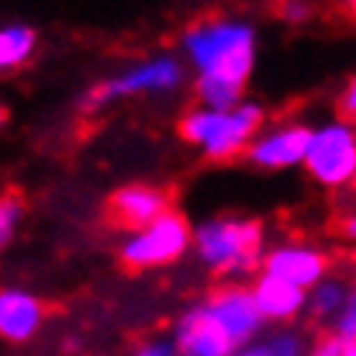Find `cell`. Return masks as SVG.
Returning <instances> with one entry per match:
<instances>
[{"label":"cell","mask_w":356,"mask_h":356,"mask_svg":"<svg viewBox=\"0 0 356 356\" xmlns=\"http://www.w3.org/2000/svg\"><path fill=\"white\" fill-rule=\"evenodd\" d=\"M336 270L332 263V252L318 242H308V238H280V242H270L266 252H263V263H259V273L263 277H273V280H284V284H294L301 291H312L318 280H325L329 273Z\"/></svg>","instance_id":"ba28073f"},{"label":"cell","mask_w":356,"mask_h":356,"mask_svg":"<svg viewBox=\"0 0 356 356\" xmlns=\"http://www.w3.org/2000/svg\"><path fill=\"white\" fill-rule=\"evenodd\" d=\"M353 115H356V80L350 76V80L343 83V90L336 94V118L353 121Z\"/></svg>","instance_id":"d6986e66"},{"label":"cell","mask_w":356,"mask_h":356,"mask_svg":"<svg viewBox=\"0 0 356 356\" xmlns=\"http://www.w3.org/2000/svg\"><path fill=\"white\" fill-rule=\"evenodd\" d=\"M128 356H177V350H173L170 339H159L156 336V339H142Z\"/></svg>","instance_id":"ffe728a7"},{"label":"cell","mask_w":356,"mask_h":356,"mask_svg":"<svg viewBox=\"0 0 356 356\" xmlns=\"http://www.w3.org/2000/svg\"><path fill=\"white\" fill-rule=\"evenodd\" d=\"M263 318L249 298V284H215L187 305L170 332L177 356H232L263 332Z\"/></svg>","instance_id":"7a4b0ae2"},{"label":"cell","mask_w":356,"mask_h":356,"mask_svg":"<svg viewBox=\"0 0 356 356\" xmlns=\"http://www.w3.org/2000/svg\"><path fill=\"white\" fill-rule=\"evenodd\" d=\"M187 83V70L177 52H152L142 56L104 80L90 83L80 94V111L97 115L104 108H115L121 101H138V97H173Z\"/></svg>","instance_id":"5b68a950"},{"label":"cell","mask_w":356,"mask_h":356,"mask_svg":"<svg viewBox=\"0 0 356 356\" xmlns=\"http://www.w3.org/2000/svg\"><path fill=\"white\" fill-rule=\"evenodd\" d=\"M312 350V336L301 325H277L263 329L249 346L236 350L232 356H305Z\"/></svg>","instance_id":"9a60e30c"},{"label":"cell","mask_w":356,"mask_h":356,"mask_svg":"<svg viewBox=\"0 0 356 356\" xmlns=\"http://www.w3.org/2000/svg\"><path fill=\"white\" fill-rule=\"evenodd\" d=\"M263 121H266L263 104L252 97H242L232 108H197V104L187 108L177 121V131L201 159L232 163V159H242L245 145L263 128Z\"/></svg>","instance_id":"277c9868"},{"label":"cell","mask_w":356,"mask_h":356,"mask_svg":"<svg viewBox=\"0 0 356 356\" xmlns=\"http://www.w3.org/2000/svg\"><path fill=\"white\" fill-rule=\"evenodd\" d=\"M270 245L266 222L256 215H208L191 225V256L218 284H249Z\"/></svg>","instance_id":"3957f363"},{"label":"cell","mask_w":356,"mask_h":356,"mask_svg":"<svg viewBox=\"0 0 356 356\" xmlns=\"http://www.w3.org/2000/svg\"><path fill=\"white\" fill-rule=\"evenodd\" d=\"M305 356H356V343H343L336 336H325V339L312 343V350Z\"/></svg>","instance_id":"e0dca14e"},{"label":"cell","mask_w":356,"mask_h":356,"mask_svg":"<svg viewBox=\"0 0 356 356\" xmlns=\"http://www.w3.org/2000/svg\"><path fill=\"white\" fill-rule=\"evenodd\" d=\"M343 236H346V242H353V238H356V222H353V215H346V218H343Z\"/></svg>","instance_id":"44dd1931"},{"label":"cell","mask_w":356,"mask_h":356,"mask_svg":"<svg viewBox=\"0 0 356 356\" xmlns=\"http://www.w3.org/2000/svg\"><path fill=\"white\" fill-rule=\"evenodd\" d=\"M3 124H7V104L0 101V128H3Z\"/></svg>","instance_id":"7402d4cb"},{"label":"cell","mask_w":356,"mask_h":356,"mask_svg":"<svg viewBox=\"0 0 356 356\" xmlns=\"http://www.w3.org/2000/svg\"><path fill=\"white\" fill-rule=\"evenodd\" d=\"M308 131H312V124L301 118L263 121V128H259V131L252 135V142L245 145L242 159H245L252 170H263V173L301 170L305 145H308Z\"/></svg>","instance_id":"9c48e42d"},{"label":"cell","mask_w":356,"mask_h":356,"mask_svg":"<svg viewBox=\"0 0 356 356\" xmlns=\"http://www.w3.org/2000/svg\"><path fill=\"white\" fill-rule=\"evenodd\" d=\"M45 301L21 284H3L0 287V339L10 346L31 343L45 329Z\"/></svg>","instance_id":"7c38bea8"},{"label":"cell","mask_w":356,"mask_h":356,"mask_svg":"<svg viewBox=\"0 0 356 356\" xmlns=\"http://www.w3.org/2000/svg\"><path fill=\"white\" fill-rule=\"evenodd\" d=\"M24 222V201L17 194H0V256L14 245Z\"/></svg>","instance_id":"2e32d148"},{"label":"cell","mask_w":356,"mask_h":356,"mask_svg":"<svg viewBox=\"0 0 356 356\" xmlns=\"http://www.w3.org/2000/svg\"><path fill=\"white\" fill-rule=\"evenodd\" d=\"M305 318L322 329L325 336H336L343 343H356V291L350 277L329 273L308 291Z\"/></svg>","instance_id":"30bf717a"},{"label":"cell","mask_w":356,"mask_h":356,"mask_svg":"<svg viewBox=\"0 0 356 356\" xmlns=\"http://www.w3.org/2000/svg\"><path fill=\"white\" fill-rule=\"evenodd\" d=\"M180 63L197 108H232L245 97L259 63V31L242 14H208L180 31Z\"/></svg>","instance_id":"6da1fadb"},{"label":"cell","mask_w":356,"mask_h":356,"mask_svg":"<svg viewBox=\"0 0 356 356\" xmlns=\"http://www.w3.org/2000/svg\"><path fill=\"white\" fill-rule=\"evenodd\" d=\"M166 208H173V204H170V194L163 187L145 184V180H131V184H121L108 197V222L128 236V232H138L142 225L156 222Z\"/></svg>","instance_id":"8fae6325"},{"label":"cell","mask_w":356,"mask_h":356,"mask_svg":"<svg viewBox=\"0 0 356 356\" xmlns=\"http://www.w3.org/2000/svg\"><path fill=\"white\" fill-rule=\"evenodd\" d=\"M249 298H252L256 315L263 318V325H273V329H277V325H298V322L305 318L308 291L256 273V277L249 280Z\"/></svg>","instance_id":"4fadbf2b"},{"label":"cell","mask_w":356,"mask_h":356,"mask_svg":"<svg viewBox=\"0 0 356 356\" xmlns=\"http://www.w3.org/2000/svg\"><path fill=\"white\" fill-rule=\"evenodd\" d=\"M187 256H191V222L177 208H166L156 222L142 225L138 232L121 236L118 242L121 266H128L131 273L166 270V266L184 263Z\"/></svg>","instance_id":"52a82bcc"},{"label":"cell","mask_w":356,"mask_h":356,"mask_svg":"<svg viewBox=\"0 0 356 356\" xmlns=\"http://www.w3.org/2000/svg\"><path fill=\"white\" fill-rule=\"evenodd\" d=\"M38 52V31L28 21H3L0 24V76L24 70Z\"/></svg>","instance_id":"5bb4252c"},{"label":"cell","mask_w":356,"mask_h":356,"mask_svg":"<svg viewBox=\"0 0 356 356\" xmlns=\"http://www.w3.org/2000/svg\"><path fill=\"white\" fill-rule=\"evenodd\" d=\"M312 14H315L312 0H280V17L287 24H308Z\"/></svg>","instance_id":"ac0fdd59"},{"label":"cell","mask_w":356,"mask_h":356,"mask_svg":"<svg viewBox=\"0 0 356 356\" xmlns=\"http://www.w3.org/2000/svg\"><path fill=\"white\" fill-rule=\"evenodd\" d=\"M301 170H305V177H308L318 191H325V194L350 191L356 180V128H353V121L325 118V121H318V124H312Z\"/></svg>","instance_id":"8992f818"}]
</instances>
